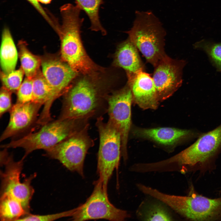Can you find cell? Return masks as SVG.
I'll return each mask as SVG.
<instances>
[{
    "label": "cell",
    "instance_id": "f1b7e54d",
    "mask_svg": "<svg viewBox=\"0 0 221 221\" xmlns=\"http://www.w3.org/2000/svg\"><path fill=\"white\" fill-rule=\"evenodd\" d=\"M52 0H39V2L46 4L50 3Z\"/></svg>",
    "mask_w": 221,
    "mask_h": 221
},
{
    "label": "cell",
    "instance_id": "52a82bcc",
    "mask_svg": "<svg viewBox=\"0 0 221 221\" xmlns=\"http://www.w3.org/2000/svg\"><path fill=\"white\" fill-rule=\"evenodd\" d=\"M99 137L97 172L107 192V185L114 170L117 171L121 155L120 134L112 122H105L102 116L97 118L95 123Z\"/></svg>",
    "mask_w": 221,
    "mask_h": 221
},
{
    "label": "cell",
    "instance_id": "603a6c76",
    "mask_svg": "<svg viewBox=\"0 0 221 221\" xmlns=\"http://www.w3.org/2000/svg\"><path fill=\"white\" fill-rule=\"evenodd\" d=\"M194 47L204 51L217 70L221 72V43L202 40L195 44Z\"/></svg>",
    "mask_w": 221,
    "mask_h": 221
},
{
    "label": "cell",
    "instance_id": "d6986e66",
    "mask_svg": "<svg viewBox=\"0 0 221 221\" xmlns=\"http://www.w3.org/2000/svg\"><path fill=\"white\" fill-rule=\"evenodd\" d=\"M1 39L0 57L2 71L8 73L15 70L18 54L8 28L3 29Z\"/></svg>",
    "mask_w": 221,
    "mask_h": 221
},
{
    "label": "cell",
    "instance_id": "7c38bea8",
    "mask_svg": "<svg viewBox=\"0 0 221 221\" xmlns=\"http://www.w3.org/2000/svg\"><path fill=\"white\" fill-rule=\"evenodd\" d=\"M186 62L167 55L154 67L153 79L159 101L171 96L181 86L182 71Z\"/></svg>",
    "mask_w": 221,
    "mask_h": 221
},
{
    "label": "cell",
    "instance_id": "44dd1931",
    "mask_svg": "<svg viewBox=\"0 0 221 221\" xmlns=\"http://www.w3.org/2000/svg\"><path fill=\"white\" fill-rule=\"evenodd\" d=\"M18 46L21 67L26 77L33 79L40 70L41 57L32 53L28 48L27 44L24 41H20Z\"/></svg>",
    "mask_w": 221,
    "mask_h": 221
},
{
    "label": "cell",
    "instance_id": "cb8c5ba5",
    "mask_svg": "<svg viewBox=\"0 0 221 221\" xmlns=\"http://www.w3.org/2000/svg\"><path fill=\"white\" fill-rule=\"evenodd\" d=\"M24 74L21 67L8 73L1 71L0 78L2 86L12 93L16 92L22 82Z\"/></svg>",
    "mask_w": 221,
    "mask_h": 221
},
{
    "label": "cell",
    "instance_id": "8fae6325",
    "mask_svg": "<svg viewBox=\"0 0 221 221\" xmlns=\"http://www.w3.org/2000/svg\"><path fill=\"white\" fill-rule=\"evenodd\" d=\"M107 112L109 119L117 127L121 138V155L128 158L127 143L131 127V107L133 102L130 88L127 85L107 95Z\"/></svg>",
    "mask_w": 221,
    "mask_h": 221
},
{
    "label": "cell",
    "instance_id": "5b68a950",
    "mask_svg": "<svg viewBox=\"0 0 221 221\" xmlns=\"http://www.w3.org/2000/svg\"><path fill=\"white\" fill-rule=\"evenodd\" d=\"M87 119L59 118L41 126L34 133H29L21 138L2 145L4 148L23 149L24 159L36 150H45L58 144L66 138L81 130L89 124Z\"/></svg>",
    "mask_w": 221,
    "mask_h": 221
},
{
    "label": "cell",
    "instance_id": "4fadbf2b",
    "mask_svg": "<svg viewBox=\"0 0 221 221\" xmlns=\"http://www.w3.org/2000/svg\"><path fill=\"white\" fill-rule=\"evenodd\" d=\"M41 60V72L52 88L55 101L68 91L78 74L60 56L47 54Z\"/></svg>",
    "mask_w": 221,
    "mask_h": 221
},
{
    "label": "cell",
    "instance_id": "277c9868",
    "mask_svg": "<svg viewBox=\"0 0 221 221\" xmlns=\"http://www.w3.org/2000/svg\"><path fill=\"white\" fill-rule=\"evenodd\" d=\"M125 33L147 61L154 67L167 55L164 49L165 30L152 11H136L132 26Z\"/></svg>",
    "mask_w": 221,
    "mask_h": 221
},
{
    "label": "cell",
    "instance_id": "7a4b0ae2",
    "mask_svg": "<svg viewBox=\"0 0 221 221\" xmlns=\"http://www.w3.org/2000/svg\"><path fill=\"white\" fill-rule=\"evenodd\" d=\"M221 152V123L214 129L202 133L191 145L175 155L160 162L164 172L182 174L213 168Z\"/></svg>",
    "mask_w": 221,
    "mask_h": 221
},
{
    "label": "cell",
    "instance_id": "8992f818",
    "mask_svg": "<svg viewBox=\"0 0 221 221\" xmlns=\"http://www.w3.org/2000/svg\"><path fill=\"white\" fill-rule=\"evenodd\" d=\"M154 196L186 220L221 221V197L207 198L194 192L188 196L166 194L158 190Z\"/></svg>",
    "mask_w": 221,
    "mask_h": 221
},
{
    "label": "cell",
    "instance_id": "6da1fadb",
    "mask_svg": "<svg viewBox=\"0 0 221 221\" xmlns=\"http://www.w3.org/2000/svg\"><path fill=\"white\" fill-rule=\"evenodd\" d=\"M81 11L70 3L60 8L62 22L55 32L60 40V57L78 74L99 79L106 70L91 59L83 47L81 29L84 19L80 17Z\"/></svg>",
    "mask_w": 221,
    "mask_h": 221
},
{
    "label": "cell",
    "instance_id": "30bf717a",
    "mask_svg": "<svg viewBox=\"0 0 221 221\" xmlns=\"http://www.w3.org/2000/svg\"><path fill=\"white\" fill-rule=\"evenodd\" d=\"M24 159L22 158L18 161H14L12 156L9 154L7 149L1 152V165L5 166L4 171L1 172V192L9 193L18 200L27 215L29 213L30 202L34 192L31 184L36 175H32L23 182L21 181L20 175Z\"/></svg>",
    "mask_w": 221,
    "mask_h": 221
},
{
    "label": "cell",
    "instance_id": "ac0fdd59",
    "mask_svg": "<svg viewBox=\"0 0 221 221\" xmlns=\"http://www.w3.org/2000/svg\"><path fill=\"white\" fill-rule=\"evenodd\" d=\"M153 198V200H145L141 204L136 212L138 219L143 221L176 220L170 208L166 205Z\"/></svg>",
    "mask_w": 221,
    "mask_h": 221
},
{
    "label": "cell",
    "instance_id": "4316f807",
    "mask_svg": "<svg viewBox=\"0 0 221 221\" xmlns=\"http://www.w3.org/2000/svg\"><path fill=\"white\" fill-rule=\"evenodd\" d=\"M12 92L2 86L0 92V116L10 111L13 105L12 104L11 94Z\"/></svg>",
    "mask_w": 221,
    "mask_h": 221
},
{
    "label": "cell",
    "instance_id": "f546056e",
    "mask_svg": "<svg viewBox=\"0 0 221 221\" xmlns=\"http://www.w3.org/2000/svg\"><path fill=\"white\" fill-rule=\"evenodd\" d=\"M35 0V1H37V2H39V0Z\"/></svg>",
    "mask_w": 221,
    "mask_h": 221
},
{
    "label": "cell",
    "instance_id": "e0dca14e",
    "mask_svg": "<svg viewBox=\"0 0 221 221\" xmlns=\"http://www.w3.org/2000/svg\"><path fill=\"white\" fill-rule=\"evenodd\" d=\"M114 62L116 66L124 69L127 74L136 73L144 69L138 49L128 37L118 46Z\"/></svg>",
    "mask_w": 221,
    "mask_h": 221
},
{
    "label": "cell",
    "instance_id": "83f0119b",
    "mask_svg": "<svg viewBox=\"0 0 221 221\" xmlns=\"http://www.w3.org/2000/svg\"><path fill=\"white\" fill-rule=\"evenodd\" d=\"M27 0L37 10L51 27L54 25V19L49 16L47 13L40 5L38 2L35 0Z\"/></svg>",
    "mask_w": 221,
    "mask_h": 221
},
{
    "label": "cell",
    "instance_id": "9a60e30c",
    "mask_svg": "<svg viewBox=\"0 0 221 221\" xmlns=\"http://www.w3.org/2000/svg\"><path fill=\"white\" fill-rule=\"evenodd\" d=\"M135 137L152 141L169 147L197 138L202 133L192 129L170 127L145 128L136 127L132 130Z\"/></svg>",
    "mask_w": 221,
    "mask_h": 221
},
{
    "label": "cell",
    "instance_id": "484cf974",
    "mask_svg": "<svg viewBox=\"0 0 221 221\" xmlns=\"http://www.w3.org/2000/svg\"><path fill=\"white\" fill-rule=\"evenodd\" d=\"M74 209L59 213L46 215H33L29 213L20 219L18 221H51L63 217L71 216Z\"/></svg>",
    "mask_w": 221,
    "mask_h": 221
},
{
    "label": "cell",
    "instance_id": "d4e9b609",
    "mask_svg": "<svg viewBox=\"0 0 221 221\" xmlns=\"http://www.w3.org/2000/svg\"><path fill=\"white\" fill-rule=\"evenodd\" d=\"M16 93V103H23L32 102L33 79L26 77Z\"/></svg>",
    "mask_w": 221,
    "mask_h": 221
},
{
    "label": "cell",
    "instance_id": "ffe728a7",
    "mask_svg": "<svg viewBox=\"0 0 221 221\" xmlns=\"http://www.w3.org/2000/svg\"><path fill=\"white\" fill-rule=\"evenodd\" d=\"M26 215L21 202L11 194H1L0 219L1 221H18Z\"/></svg>",
    "mask_w": 221,
    "mask_h": 221
},
{
    "label": "cell",
    "instance_id": "7402d4cb",
    "mask_svg": "<svg viewBox=\"0 0 221 221\" xmlns=\"http://www.w3.org/2000/svg\"><path fill=\"white\" fill-rule=\"evenodd\" d=\"M75 0L76 5L88 17L91 23L89 29L92 31L100 32L103 35H105L107 32L101 23L99 14V8L103 3V0Z\"/></svg>",
    "mask_w": 221,
    "mask_h": 221
},
{
    "label": "cell",
    "instance_id": "2e32d148",
    "mask_svg": "<svg viewBox=\"0 0 221 221\" xmlns=\"http://www.w3.org/2000/svg\"><path fill=\"white\" fill-rule=\"evenodd\" d=\"M133 102L143 110H155L160 102L153 79L143 71L127 74Z\"/></svg>",
    "mask_w": 221,
    "mask_h": 221
},
{
    "label": "cell",
    "instance_id": "9c48e42d",
    "mask_svg": "<svg viewBox=\"0 0 221 221\" xmlns=\"http://www.w3.org/2000/svg\"><path fill=\"white\" fill-rule=\"evenodd\" d=\"M94 188L91 196L83 204L74 209L71 219L85 221L105 219L122 221L130 217L125 210L117 208L110 201L107 192L99 179L94 182Z\"/></svg>",
    "mask_w": 221,
    "mask_h": 221
},
{
    "label": "cell",
    "instance_id": "3957f363",
    "mask_svg": "<svg viewBox=\"0 0 221 221\" xmlns=\"http://www.w3.org/2000/svg\"><path fill=\"white\" fill-rule=\"evenodd\" d=\"M99 79L83 76L64 94L59 118L89 119L107 112L108 95L97 85Z\"/></svg>",
    "mask_w": 221,
    "mask_h": 221
},
{
    "label": "cell",
    "instance_id": "5bb4252c",
    "mask_svg": "<svg viewBox=\"0 0 221 221\" xmlns=\"http://www.w3.org/2000/svg\"><path fill=\"white\" fill-rule=\"evenodd\" d=\"M41 104L33 102L16 103L9 111L8 124L2 134L0 141L17 136L36 124Z\"/></svg>",
    "mask_w": 221,
    "mask_h": 221
},
{
    "label": "cell",
    "instance_id": "ba28073f",
    "mask_svg": "<svg viewBox=\"0 0 221 221\" xmlns=\"http://www.w3.org/2000/svg\"><path fill=\"white\" fill-rule=\"evenodd\" d=\"M89 125L56 145L45 150V155L60 161L68 170L84 177L85 159L94 142L88 133Z\"/></svg>",
    "mask_w": 221,
    "mask_h": 221
}]
</instances>
